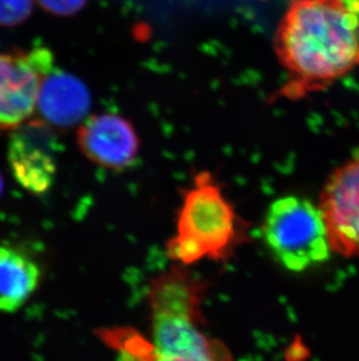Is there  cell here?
<instances>
[{
	"instance_id": "cell-1",
	"label": "cell",
	"mask_w": 359,
	"mask_h": 361,
	"mask_svg": "<svg viewBox=\"0 0 359 361\" xmlns=\"http://www.w3.org/2000/svg\"><path fill=\"white\" fill-rule=\"evenodd\" d=\"M273 44L289 99L328 88L359 67V24L341 0H291Z\"/></svg>"
},
{
	"instance_id": "cell-2",
	"label": "cell",
	"mask_w": 359,
	"mask_h": 361,
	"mask_svg": "<svg viewBox=\"0 0 359 361\" xmlns=\"http://www.w3.org/2000/svg\"><path fill=\"white\" fill-rule=\"evenodd\" d=\"M206 290L207 283L184 267L174 266L153 279V344L137 361H232L227 346L202 330Z\"/></svg>"
},
{
	"instance_id": "cell-3",
	"label": "cell",
	"mask_w": 359,
	"mask_h": 361,
	"mask_svg": "<svg viewBox=\"0 0 359 361\" xmlns=\"http://www.w3.org/2000/svg\"><path fill=\"white\" fill-rule=\"evenodd\" d=\"M246 240V225L209 173L197 174L183 195L177 234L167 255L182 266L201 259L222 261Z\"/></svg>"
},
{
	"instance_id": "cell-4",
	"label": "cell",
	"mask_w": 359,
	"mask_h": 361,
	"mask_svg": "<svg viewBox=\"0 0 359 361\" xmlns=\"http://www.w3.org/2000/svg\"><path fill=\"white\" fill-rule=\"evenodd\" d=\"M263 235L275 259L293 273L322 264L332 255L319 206L301 197L288 195L273 201L265 215Z\"/></svg>"
},
{
	"instance_id": "cell-5",
	"label": "cell",
	"mask_w": 359,
	"mask_h": 361,
	"mask_svg": "<svg viewBox=\"0 0 359 361\" xmlns=\"http://www.w3.org/2000/svg\"><path fill=\"white\" fill-rule=\"evenodd\" d=\"M53 68L54 56L44 46L0 53V131H14L34 115L41 83Z\"/></svg>"
},
{
	"instance_id": "cell-6",
	"label": "cell",
	"mask_w": 359,
	"mask_h": 361,
	"mask_svg": "<svg viewBox=\"0 0 359 361\" xmlns=\"http://www.w3.org/2000/svg\"><path fill=\"white\" fill-rule=\"evenodd\" d=\"M332 252L359 255V151L332 171L320 195Z\"/></svg>"
},
{
	"instance_id": "cell-7",
	"label": "cell",
	"mask_w": 359,
	"mask_h": 361,
	"mask_svg": "<svg viewBox=\"0 0 359 361\" xmlns=\"http://www.w3.org/2000/svg\"><path fill=\"white\" fill-rule=\"evenodd\" d=\"M58 143L51 126L35 118L14 130L8 163L15 180L33 195H44L54 183Z\"/></svg>"
},
{
	"instance_id": "cell-8",
	"label": "cell",
	"mask_w": 359,
	"mask_h": 361,
	"mask_svg": "<svg viewBox=\"0 0 359 361\" xmlns=\"http://www.w3.org/2000/svg\"><path fill=\"white\" fill-rule=\"evenodd\" d=\"M77 144L89 161L111 171L132 166L140 147L132 123L108 113L87 117L78 126Z\"/></svg>"
},
{
	"instance_id": "cell-9",
	"label": "cell",
	"mask_w": 359,
	"mask_h": 361,
	"mask_svg": "<svg viewBox=\"0 0 359 361\" xmlns=\"http://www.w3.org/2000/svg\"><path fill=\"white\" fill-rule=\"evenodd\" d=\"M92 104L88 89L81 80L69 73L53 68L41 83L37 110L49 126L69 129L80 126Z\"/></svg>"
},
{
	"instance_id": "cell-10",
	"label": "cell",
	"mask_w": 359,
	"mask_h": 361,
	"mask_svg": "<svg viewBox=\"0 0 359 361\" xmlns=\"http://www.w3.org/2000/svg\"><path fill=\"white\" fill-rule=\"evenodd\" d=\"M40 268L24 252L0 247V311L14 312L34 293Z\"/></svg>"
},
{
	"instance_id": "cell-11",
	"label": "cell",
	"mask_w": 359,
	"mask_h": 361,
	"mask_svg": "<svg viewBox=\"0 0 359 361\" xmlns=\"http://www.w3.org/2000/svg\"><path fill=\"white\" fill-rule=\"evenodd\" d=\"M34 0H0V26L17 27L31 17Z\"/></svg>"
},
{
	"instance_id": "cell-12",
	"label": "cell",
	"mask_w": 359,
	"mask_h": 361,
	"mask_svg": "<svg viewBox=\"0 0 359 361\" xmlns=\"http://www.w3.org/2000/svg\"><path fill=\"white\" fill-rule=\"evenodd\" d=\"M44 11L56 17H72L85 6L88 0H37Z\"/></svg>"
},
{
	"instance_id": "cell-13",
	"label": "cell",
	"mask_w": 359,
	"mask_h": 361,
	"mask_svg": "<svg viewBox=\"0 0 359 361\" xmlns=\"http://www.w3.org/2000/svg\"><path fill=\"white\" fill-rule=\"evenodd\" d=\"M348 13L359 24V0H341Z\"/></svg>"
},
{
	"instance_id": "cell-14",
	"label": "cell",
	"mask_w": 359,
	"mask_h": 361,
	"mask_svg": "<svg viewBox=\"0 0 359 361\" xmlns=\"http://www.w3.org/2000/svg\"><path fill=\"white\" fill-rule=\"evenodd\" d=\"M4 191V179L3 177H1V174H0V197H1V195H3Z\"/></svg>"
}]
</instances>
